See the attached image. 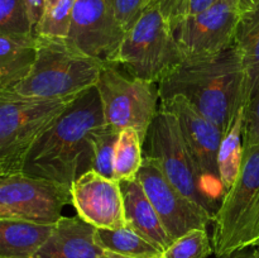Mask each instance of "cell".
Masks as SVG:
<instances>
[{"label": "cell", "instance_id": "1", "mask_svg": "<svg viewBox=\"0 0 259 258\" xmlns=\"http://www.w3.org/2000/svg\"><path fill=\"white\" fill-rule=\"evenodd\" d=\"M103 123L100 96L93 88L81 94L35 142L23 172L71 186L93 169L90 137Z\"/></svg>", "mask_w": 259, "mask_h": 258}, {"label": "cell", "instance_id": "2", "mask_svg": "<svg viewBox=\"0 0 259 258\" xmlns=\"http://www.w3.org/2000/svg\"><path fill=\"white\" fill-rule=\"evenodd\" d=\"M157 86L161 100L184 96L223 133L247 105L244 68L235 45L211 57L184 60Z\"/></svg>", "mask_w": 259, "mask_h": 258}, {"label": "cell", "instance_id": "3", "mask_svg": "<svg viewBox=\"0 0 259 258\" xmlns=\"http://www.w3.org/2000/svg\"><path fill=\"white\" fill-rule=\"evenodd\" d=\"M105 62L76 50L66 39L35 35V56L24 77L0 93L34 100L76 98L95 88Z\"/></svg>", "mask_w": 259, "mask_h": 258}, {"label": "cell", "instance_id": "4", "mask_svg": "<svg viewBox=\"0 0 259 258\" xmlns=\"http://www.w3.org/2000/svg\"><path fill=\"white\" fill-rule=\"evenodd\" d=\"M211 243L217 258L259 243V142L244 146L242 166L214 215Z\"/></svg>", "mask_w": 259, "mask_h": 258}, {"label": "cell", "instance_id": "5", "mask_svg": "<svg viewBox=\"0 0 259 258\" xmlns=\"http://www.w3.org/2000/svg\"><path fill=\"white\" fill-rule=\"evenodd\" d=\"M184 60L169 22L157 8L149 7L125 33L114 65L158 85Z\"/></svg>", "mask_w": 259, "mask_h": 258}, {"label": "cell", "instance_id": "6", "mask_svg": "<svg viewBox=\"0 0 259 258\" xmlns=\"http://www.w3.org/2000/svg\"><path fill=\"white\" fill-rule=\"evenodd\" d=\"M78 96L34 100L0 93V176L23 171L35 142Z\"/></svg>", "mask_w": 259, "mask_h": 258}, {"label": "cell", "instance_id": "7", "mask_svg": "<svg viewBox=\"0 0 259 258\" xmlns=\"http://www.w3.org/2000/svg\"><path fill=\"white\" fill-rule=\"evenodd\" d=\"M144 156L158 163L166 179L191 201L215 215L191 153L185 143L176 116L159 104L143 143Z\"/></svg>", "mask_w": 259, "mask_h": 258}, {"label": "cell", "instance_id": "8", "mask_svg": "<svg viewBox=\"0 0 259 258\" xmlns=\"http://www.w3.org/2000/svg\"><path fill=\"white\" fill-rule=\"evenodd\" d=\"M95 88L104 121L119 132L136 129L144 141L161 103L158 86L133 77L118 65L105 63Z\"/></svg>", "mask_w": 259, "mask_h": 258}, {"label": "cell", "instance_id": "9", "mask_svg": "<svg viewBox=\"0 0 259 258\" xmlns=\"http://www.w3.org/2000/svg\"><path fill=\"white\" fill-rule=\"evenodd\" d=\"M67 205H71L68 185L23 171L0 176V219L56 224Z\"/></svg>", "mask_w": 259, "mask_h": 258}, {"label": "cell", "instance_id": "10", "mask_svg": "<svg viewBox=\"0 0 259 258\" xmlns=\"http://www.w3.org/2000/svg\"><path fill=\"white\" fill-rule=\"evenodd\" d=\"M159 104L171 111L179 120L185 143L201 176L205 192L218 211L227 192L218 168V152L224 133L184 96L174 95L161 100Z\"/></svg>", "mask_w": 259, "mask_h": 258}, {"label": "cell", "instance_id": "11", "mask_svg": "<svg viewBox=\"0 0 259 258\" xmlns=\"http://www.w3.org/2000/svg\"><path fill=\"white\" fill-rule=\"evenodd\" d=\"M240 14L242 0H218L181 20L174 33L185 60L211 57L232 47Z\"/></svg>", "mask_w": 259, "mask_h": 258}, {"label": "cell", "instance_id": "12", "mask_svg": "<svg viewBox=\"0 0 259 258\" xmlns=\"http://www.w3.org/2000/svg\"><path fill=\"white\" fill-rule=\"evenodd\" d=\"M137 180L141 182L172 242L192 229H207L214 222V215L182 195L151 157L144 156Z\"/></svg>", "mask_w": 259, "mask_h": 258}, {"label": "cell", "instance_id": "13", "mask_svg": "<svg viewBox=\"0 0 259 258\" xmlns=\"http://www.w3.org/2000/svg\"><path fill=\"white\" fill-rule=\"evenodd\" d=\"M125 33L113 0H75L66 40L76 50L105 63H115Z\"/></svg>", "mask_w": 259, "mask_h": 258}, {"label": "cell", "instance_id": "14", "mask_svg": "<svg viewBox=\"0 0 259 258\" xmlns=\"http://www.w3.org/2000/svg\"><path fill=\"white\" fill-rule=\"evenodd\" d=\"M71 205L78 217L96 229L126 227L124 199L119 181L90 169L70 186Z\"/></svg>", "mask_w": 259, "mask_h": 258}, {"label": "cell", "instance_id": "15", "mask_svg": "<svg viewBox=\"0 0 259 258\" xmlns=\"http://www.w3.org/2000/svg\"><path fill=\"white\" fill-rule=\"evenodd\" d=\"M95 229L78 215L62 217L30 258H100L104 249L95 242Z\"/></svg>", "mask_w": 259, "mask_h": 258}, {"label": "cell", "instance_id": "16", "mask_svg": "<svg viewBox=\"0 0 259 258\" xmlns=\"http://www.w3.org/2000/svg\"><path fill=\"white\" fill-rule=\"evenodd\" d=\"M124 199L126 225L161 250L171 245L172 239L164 229L158 214L137 179L119 181Z\"/></svg>", "mask_w": 259, "mask_h": 258}, {"label": "cell", "instance_id": "17", "mask_svg": "<svg viewBox=\"0 0 259 258\" xmlns=\"http://www.w3.org/2000/svg\"><path fill=\"white\" fill-rule=\"evenodd\" d=\"M53 228L55 224L0 219V258H30Z\"/></svg>", "mask_w": 259, "mask_h": 258}, {"label": "cell", "instance_id": "18", "mask_svg": "<svg viewBox=\"0 0 259 258\" xmlns=\"http://www.w3.org/2000/svg\"><path fill=\"white\" fill-rule=\"evenodd\" d=\"M234 45L242 58L247 101L259 82V0L242 5Z\"/></svg>", "mask_w": 259, "mask_h": 258}, {"label": "cell", "instance_id": "19", "mask_svg": "<svg viewBox=\"0 0 259 258\" xmlns=\"http://www.w3.org/2000/svg\"><path fill=\"white\" fill-rule=\"evenodd\" d=\"M34 56L35 35L0 34V89L8 88L24 77Z\"/></svg>", "mask_w": 259, "mask_h": 258}, {"label": "cell", "instance_id": "20", "mask_svg": "<svg viewBox=\"0 0 259 258\" xmlns=\"http://www.w3.org/2000/svg\"><path fill=\"white\" fill-rule=\"evenodd\" d=\"M244 124L245 104L239 109L229 128L223 134L219 152H218V168L225 191H228L234 184L242 166L243 153H244V146H243Z\"/></svg>", "mask_w": 259, "mask_h": 258}, {"label": "cell", "instance_id": "21", "mask_svg": "<svg viewBox=\"0 0 259 258\" xmlns=\"http://www.w3.org/2000/svg\"><path fill=\"white\" fill-rule=\"evenodd\" d=\"M95 242L104 250L129 257L162 258L163 253L128 225L119 229H95Z\"/></svg>", "mask_w": 259, "mask_h": 258}, {"label": "cell", "instance_id": "22", "mask_svg": "<svg viewBox=\"0 0 259 258\" xmlns=\"http://www.w3.org/2000/svg\"><path fill=\"white\" fill-rule=\"evenodd\" d=\"M144 141L136 129L120 131L114 151V180L137 179L144 158Z\"/></svg>", "mask_w": 259, "mask_h": 258}, {"label": "cell", "instance_id": "23", "mask_svg": "<svg viewBox=\"0 0 259 258\" xmlns=\"http://www.w3.org/2000/svg\"><path fill=\"white\" fill-rule=\"evenodd\" d=\"M120 132L104 121L94 129L90 142L93 149V169L103 176L114 179V151Z\"/></svg>", "mask_w": 259, "mask_h": 258}, {"label": "cell", "instance_id": "24", "mask_svg": "<svg viewBox=\"0 0 259 258\" xmlns=\"http://www.w3.org/2000/svg\"><path fill=\"white\" fill-rule=\"evenodd\" d=\"M214 253L207 229H192L175 239L162 258H207Z\"/></svg>", "mask_w": 259, "mask_h": 258}, {"label": "cell", "instance_id": "25", "mask_svg": "<svg viewBox=\"0 0 259 258\" xmlns=\"http://www.w3.org/2000/svg\"><path fill=\"white\" fill-rule=\"evenodd\" d=\"M75 0H58L47 8L34 28V35L66 39L71 24V15Z\"/></svg>", "mask_w": 259, "mask_h": 258}, {"label": "cell", "instance_id": "26", "mask_svg": "<svg viewBox=\"0 0 259 258\" xmlns=\"http://www.w3.org/2000/svg\"><path fill=\"white\" fill-rule=\"evenodd\" d=\"M0 34L34 35L25 0H0Z\"/></svg>", "mask_w": 259, "mask_h": 258}, {"label": "cell", "instance_id": "27", "mask_svg": "<svg viewBox=\"0 0 259 258\" xmlns=\"http://www.w3.org/2000/svg\"><path fill=\"white\" fill-rule=\"evenodd\" d=\"M152 0H113L116 17L121 27L128 32L151 5Z\"/></svg>", "mask_w": 259, "mask_h": 258}, {"label": "cell", "instance_id": "28", "mask_svg": "<svg viewBox=\"0 0 259 258\" xmlns=\"http://www.w3.org/2000/svg\"><path fill=\"white\" fill-rule=\"evenodd\" d=\"M259 142V82L245 105V124H244V138H243V146H250V144Z\"/></svg>", "mask_w": 259, "mask_h": 258}, {"label": "cell", "instance_id": "29", "mask_svg": "<svg viewBox=\"0 0 259 258\" xmlns=\"http://www.w3.org/2000/svg\"><path fill=\"white\" fill-rule=\"evenodd\" d=\"M187 2L189 0H152L149 7L157 8L168 20L172 30H175L186 15Z\"/></svg>", "mask_w": 259, "mask_h": 258}, {"label": "cell", "instance_id": "30", "mask_svg": "<svg viewBox=\"0 0 259 258\" xmlns=\"http://www.w3.org/2000/svg\"><path fill=\"white\" fill-rule=\"evenodd\" d=\"M28 12H29L30 22H32L33 28L38 24V22L42 18L43 13L46 9V0H25Z\"/></svg>", "mask_w": 259, "mask_h": 258}, {"label": "cell", "instance_id": "31", "mask_svg": "<svg viewBox=\"0 0 259 258\" xmlns=\"http://www.w3.org/2000/svg\"><path fill=\"white\" fill-rule=\"evenodd\" d=\"M217 2L218 0H189V2H187L186 15H185V18L191 17V15H196L199 14V13L204 12L205 9L211 7V5L215 4Z\"/></svg>", "mask_w": 259, "mask_h": 258}, {"label": "cell", "instance_id": "32", "mask_svg": "<svg viewBox=\"0 0 259 258\" xmlns=\"http://www.w3.org/2000/svg\"><path fill=\"white\" fill-rule=\"evenodd\" d=\"M223 258H253V248L239 250V252L234 253V254L227 255V257H223Z\"/></svg>", "mask_w": 259, "mask_h": 258}, {"label": "cell", "instance_id": "33", "mask_svg": "<svg viewBox=\"0 0 259 258\" xmlns=\"http://www.w3.org/2000/svg\"><path fill=\"white\" fill-rule=\"evenodd\" d=\"M100 258H137V257H129V255H123V254H118V253L104 250V253L100 255Z\"/></svg>", "mask_w": 259, "mask_h": 258}, {"label": "cell", "instance_id": "34", "mask_svg": "<svg viewBox=\"0 0 259 258\" xmlns=\"http://www.w3.org/2000/svg\"><path fill=\"white\" fill-rule=\"evenodd\" d=\"M57 2H58V0H46V9H47V8H50V7H52V5H55Z\"/></svg>", "mask_w": 259, "mask_h": 258}, {"label": "cell", "instance_id": "35", "mask_svg": "<svg viewBox=\"0 0 259 258\" xmlns=\"http://www.w3.org/2000/svg\"><path fill=\"white\" fill-rule=\"evenodd\" d=\"M254 2H257V0H242V5L250 4V3H254Z\"/></svg>", "mask_w": 259, "mask_h": 258}, {"label": "cell", "instance_id": "36", "mask_svg": "<svg viewBox=\"0 0 259 258\" xmlns=\"http://www.w3.org/2000/svg\"><path fill=\"white\" fill-rule=\"evenodd\" d=\"M0 86H2V75H0Z\"/></svg>", "mask_w": 259, "mask_h": 258}, {"label": "cell", "instance_id": "37", "mask_svg": "<svg viewBox=\"0 0 259 258\" xmlns=\"http://www.w3.org/2000/svg\"><path fill=\"white\" fill-rule=\"evenodd\" d=\"M255 248H259V243H258V245H257V247H255Z\"/></svg>", "mask_w": 259, "mask_h": 258}]
</instances>
